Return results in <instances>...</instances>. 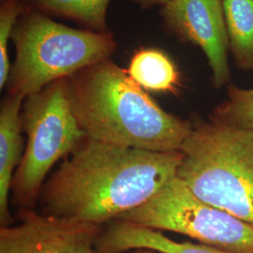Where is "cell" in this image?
<instances>
[{"mask_svg": "<svg viewBox=\"0 0 253 253\" xmlns=\"http://www.w3.org/2000/svg\"><path fill=\"white\" fill-rule=\"evenodd\" d=\"M181 151L159 152L85 138L42 190L43 213L101 225L141 207L176 176Z\"/></svg>", "mask_w": 253, "mask_h": 253, "instance_id": "1", "label": "cell"}, {"mask_svg": "<svg viewBox=\"0 0 253 253\" xmlns=\"http://www.w3.org/2000/svg\"><path fill=\"white\" fill-rule=\"evenodd\" d=\"M25 97L8 93L0 111V222L1 227L9 226V196L14 169L23 158V118L21 109Z\"/></svg>", "mask_w": 253, "mask_h": 253, "instance_id": "10", "label": "cell"}, {"mask_svg": "<svg viewBox=\"0 0 253 253\" xmlns=\"http://www.w3.org/2000/svg\"><path fill=\"white\" fill-rule=\"evenodd\" d=\"M73 114L92 140L159 152L180 151L192 122L165 112L110 59L69 78Z\"/></svg>", "mask_w": 253, "mask_h": 253, "instance_id": "2", "label": "cell"}, {"mask_svg": "<svg viewBox=\"0 0 253 253\" xmlns=\"http://www.w3.org/2000/svg\"><path fill=\"white\" fill-rule=\"evenodd\" d=\"M25 0H3L0 8V88L9 81L10 73L8 44L16 23L27 9Z\"/></svg>", "mask_w": 253, "mask_h": 253, "instance_id": "15", "label": "cell"}, {"mask_svg": "<svg viewBox=\"0 0 253 253\" xmlns=\"http://www.w3.org/2000/svg\"><path fill=\"white\" fill-rule=\"evenodd\" d=\"M157 253V252L155 253L154 251H151V250H145V249H139V250H136V251H134V252H131V253H126V252H124V253Z\"/></svg>", "mask_w": 253, "mask_h": 253, "instance_id": "17", "label": "cell"}, {"mask_svg": "<svg viewBox=\"0 0 253 253\" xmlns=\"http://www.w3.org/2000/svg\"><path fill=\"white\" fill-rule=\"evenodd\" d=\"M11 40L16 55L10 68L8 89L25 98L107 60L117 49L110 31L67 27L29 7L18 19Z\"/></svg>", "mask_w": 253, "mask_h": 253, "instance_id": "4", "label": "cell"}, {"mask_svg": "<svg viewBox=\"0 0 253 253\" xmlns=\"http://www.w3.org/2000/svg\"><path fill=\"white\" fill-rule=\"evenodd\" d=\"M22 118L27 147L14 173L11 191L13 204L27 208L41 194L54 163L73 152L86 136L73 114L69 78L27 97Z\"/></svg>", "mask_w": 253, "mask_h": 253, "instance_id": "5", "label": "cell"}, {"mask_svg": "<svg viewBox=\"0 0 253 253\" xmlns=\"http://www.w3.org/2000/svg\"><path fill=\"white\" fill-rule=\"evenodd\" d=\"M176 177L208 205L253 226V130L192 123Z\"/></svg>", "mask_w": 253, "mask_h": 253, "instance_id": "3", "label": "cell"}, {"mask_svg": "<svg viewBox=\"0 0 253 253\" xmlns=\"http://www.w3.org/2000/svg\"><path fill=\"white\" fill-rule=\"evenodd\" d=\"M42 13L72 19L89 30L107 32L106 13L111 0H25Z\"/></svg>", "mask_w": 253, "mask_h": 253, "instance_id": "13", "label": "cell"}, {"mask_svg": "<svg viewBox=\"0 0 253 253\" xmlns=\"http://www.w3.org/2000/svg\"><path fill=\"white\" fill-rule=\"evenodd\" d=\"M100 225L31 210L16 225L0 227V253H96Z\"/></svg>", "mask_w": 253, "mask_h": 253, "instance_id": "7", "label": "cell"}, {"mask_svg": "<svg viewBox=\"0 0 253 253\" xmlns=\"http://www.w3.org/2000/svg\"><path fill=\"white\" fill-rule=\"evenodd\" d=\"M162 15L165 26L176 36L201 47L215 86L228 83L229 39L222 0H172L164 5Z\"/></svg>", "mask_w": 253, "mask_h": 253, "instance_id": "8", "label": "cell"}, {"mask_svg": "<svg viewBox=\"0 0 253 253\" xmlns=\"http://www.w3.org/2000/svg\"><path fill=\"white\" fill-rule=\"evenodd\" d=\"M126 73L142 88L175 93L180 75L171 58L157 49H141L132 55Z\"/></svg>", "mask_w": 253, "mask_h": 253, "instance_id": "11", "label": "cell"}, {"mask_svg": "<svg viewBox=\"0 0 253 253\" xmlns=\"http://www.w3.org/2000/svg\"><path fill=\"white\" fill-rule=\"evenodd\" d=\"M229 47L241 70L253 69V0H222Z\"/></svg>", "mask_w": 253, "mask_h": 253, "instance_id": "12", "label": "cell"}, {"mask_svg": "<svg viewBox=\"0 0 253 253\" xmlns=\"http://www.w3.org/2000/svg\"><path fill=\"white\" fill-rule=\"evenodd\" d=\"M210 118L229 126L253 130V88H228V98L219 104Z\"/></svg>", "mask_w": 253, "mask_h": 253, "instance_id": "14", "label": "cell"}, {"mask_svg": "<svg viewBox=\"0 0 253 253\" xmlns=\"http://www.w3.org/2000/svg\"><path fill=\"white\" fill-rule=\"evenodd\" d=\"M132 1H134L137 4H139L141 7L148 8V7H151V6L157 5V4L166 5L172 0H132Z\"/></svg>", "mask_w": 253, "mask_h": 253, "instance_id": "16", "label": "cell"}, {"mask_svg": "<svg viewBox=\"0 0 253 253\" xmlns=\"http://www.w3.org/2000/svg\"><path fill=\"white\" fill-rule=\"evenodd\" d=\"M118 220L178 233L231 253H253V226L199 199L176 176Z\"/></svg>", "mask_w": 253, "mask_h": 253, "instance_id": "6", "label": "cell"}, {"mask_svg": "<svg viewBox=\"0 0 253 253\" xmlns=\"http://www.w3.org/2000/svg\"><path fill=\"white\" fill-rule=\"evenodd\" d=\"M95 248L97 253H119L145 249L159 253H231L212 246L175 242L160 231L117 220L100 232Z\"/></svg>", "mask_w": 253, "mask_h": 253, "instance_id": "9", "label": "cell"}]
</instances>
